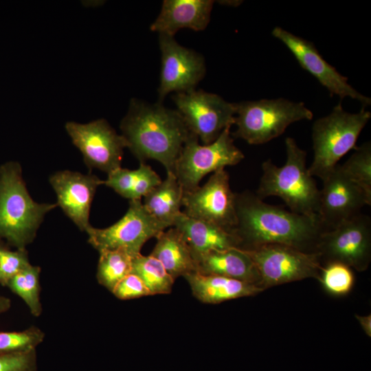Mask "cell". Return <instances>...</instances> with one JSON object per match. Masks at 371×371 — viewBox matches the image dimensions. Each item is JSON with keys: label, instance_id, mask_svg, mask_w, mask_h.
Segmentation results:
<instances>
[{"label": "cell", "instance_id": "cell-28", "mask_svg": "<svg viewBox=\"0 0 371 371\" xmlns=\"http://www.w3.org/2000/svg\"><path fill=\"white\" fill-rule=\"evenodd\" d=\"M354 149L355 152L341 166L371 200V142H366Z\"/></svg>", "mask_w": 371, "mask_h": 371}, {"label": "cell", "instance_id": "cell-8", "mask_svg": "<svg viewBox=\"0 0 371 371\" xmlns=\"http://www.w3.org/2000/svg\"><path fill=\"white\" fill-rule=\"evenodd\" d=\"M167 228L156 221L144 208L142 200L129 201L125 214L105 228L91 226L87 231L88 243L98 252L122 249L135 257L144 245Z\"/></svg>", "mask_w": 371, "mask_h": 371}, {"label": "cell", "instance_id": "cell-34", "mask_svg": "<svg viewBox=\"0 0 371 371\" xmlns=\"http://www.w3.org/2000/svg\"><path fill=\"white\" fill-rule=\"evenodd\" d=\"M365 333L371 336V315L360 316L355 315Z\"/></svg>", "mask_w": 371, "mask_h": 371}, {"label": "cell", "instance_id": "cell-25", "mask_svg": "<svg viewBox=\"0 0 371 371\" xmlns=\"http://www.w3.org/2000/svg\"><path fill=\"white\" fill-rule=\"evenodd\" d=\"M150 168L145 163H139L135 170L120 167L108 174L103 185L129 201L139 200L147 186Z\"/></svg>", "mask_w": 371, "mask_h": 371}, {"label": "cell", "instance_id": "cell-14", "mask_svg": "<svg viewBox=\"0 0 371 371\" xmlns=\"http://www.w3.org/2000/svg\"><path fill=\"white\" fill-rule=\"evenodd\" d=\"M161 70L158 88L159 102L171 93L196 89L203 78L205 63L203 56L177 43L174 36L159 34Z\"/></svg>", "mask_w": 371, "mask_h": 371}, {"label": "cell", "instance_id": "cell-22", "mask_svg": "<svg viewBox=\"0 0 371 371\" xmlns=\"http://www.w3.org/2000/svg\"><path fill=\"white\" fill-rule=\"evenodd\" d=\"M156 238V244L150 255L161 263L175 280L196 271V262L192 251L176 227L166 229Z\"/></svg>", "mask_w": 371, "mask_h": 371}, {"label": "cell", "instance_id": "cell-18", "mask_svg": "<svg viewBox=\"0 0 371 371\" xmlns=\"http://www.w3.org/2000/svg\"><path fill=\"white\" fill-rule=\"evenodd\" d=\"M214 3L212 0H164L150 29L171 36L183 28L203 30L210 21Z\"/></svg>", "mask_w": 371, "mask_h": 371}, {"label": "cell", "instance_id": "cell-11", "mask_svg": "<svg viewBox=\"0 0 371 371\" xmlns=\"http://www.w3.org/2000/svg\"><path fill=\"white\" fill-rule=\"evenodd\" d=\"M317 253L326 264L338 262L359 271L366 269L371 258L370 217L361 213L324 232Z\"/></svg>", "mask_w": 371, "mask_h": 371}, {"label": "cell", "instance_id": "cell-30", "mask_svg": "<svg viewBox=\"0 0 371 371\" xmlns=\"http://www.w3.org/2000/svg\"><path fill=\"white\" fill-rule=\"evenodd\" d=\"M319 280L329 293L343 295L352 289L354 275L350 267L341 262H333L322 268Z\"/></svg>", "mask_w": 371, "mask_h": 371}, {"label": "cell", "instance_id": "cell-15", "mask_svg": "<svg viewBox=\"0 0 371 371\" xmlns=\"http://www.w3.org/2000/svg\"><path fill=\"white\" fill-rule=\"evenodd\" d=\"M271 33L290 50L302 68L328 91L330 96L335 95L340 99L349 97L359 101L363 108L371 104L370 98L354 89L348 82V78L326 62L312 42L280 27H275Z\"/></svg>", "mask_w": 371, "mask_h": 371}, {"label": "cell", "instance_id": "cell-27", "mask_svg": "<svg viewBox=\"0 0 371 371\" xmlns=\"http://www.w3.org/2000/svg\"><path fill=\"white\" fill-rule=\"evenodd\" d=\"M41 271L40 267L30 264L14 276L6 286L13 293L22 299L28 307L30 313L36 317L43 313V306L40 299Z\"/></svg>", "mask_w": 371, "mask_h": 371}, {"label": "cell", "instance_id": "cell-32", "mask_svg": "<svg viewBox=\"0 0 371 371\" xmlns=\"http://www.w3.org/2000/svg\"><path fill=\"white\" fill-rule=\"evenodd\" d=\"M36 350L0 354V371H37Z\"/></svg>", "mask_w": 371, "mask_h": 371}, {"label": "cell", "instance_id": "cell-17", "mask_svg": "<svg viewBox=\"0 0 371 371\" xmlns=\"http://www.w3.org/2000/svg\"><path fill=\"white\" fill-rule=\"evenodd\" d=\"M49 182L56 194V205L81 231L86 232L91 226L89 220L91 203L103 180L90 173L63 170L51 175Z\"/></svg>", "mask_w": 371, "mask_h": 371}, {"label": "cell", "instance_id": "cell-3", "mask_svg": "<svg viewBox=\"0 0 371 371\" xmlns=\"http://www.w3.org/2000/svg\"><path fill=\"white\" fill-rule=\"evenodd\" d=\"M286 161L278 166L269 159L262 164V174L256 194L282 199L290 211L311 218L318 216L320 191L306 166V153L295 139H285Z\"/></svg>", "mask_w": 371, "mask_h": 371}, {"label": "cell", "instance_id": "cell-16", "mask_svg": "<svg viewBox=\"0 0 371 371\" xmlns=\"http://www.w3.org/2000/svg\"><path fill=\"white\" fill-rule=\"evenodd\" d=\"M322 181L318 216L327 230L357 216L365 205H371V200L339 164Z\"/></svg>", "mask_w": 371, "mask_h": 371}, {"label": "cell", "instance_id": "cell-1", "mask_svg": "<svg viewBox=\"0 0 371 371\" xmlns=\"http://www.w3.org/2000/svg\"><path fill=\"white\" fill-rule=\"evenodd\" d=\"M235 206L237 222L233 233L239 249L245 251L278 244L317 253L320 236L327 230L319 217L267 204L249 190L235 193Z\"/></svg>", "mask_w": 371, "mask_h": 371}, {"label": "cell", "instance_id": "cell-23", "mask_svg": "<svg viewBox=\"0 0 371 371\" xmlns=\"http://www.w3.org/2000/svg\"><path fill=\"white\" fill-rule=\"evenodd\" d=\"M183 190L174 173H167L165 179L143 199L146 211L167 229L173 226L181 212Z\"/></svg>", "mask_w": 371, "mask_h": 371}, {"label": "cell", "instance_id": "cell-35", "mask_svg": "<svg viewBox=\"0 0 371 371\" xmlns=\"http://www.w3.org/2000/svg\"><path fill=\"white\" fill-rule=\"evenodd\" d=\"M11 307V300L3 295H0V314L8 311Z\"/></svg>", "mask_w": 371, "mask_h": 371}, {"label": "cell", "instance_id": "cell-4", "mask_svg": "<svg viewBox=\"0 0 371 371\" xmlns=\"http://www.w3.org/2000/svg\"><path fill=\"white\" fill-rule=\"evenodd\" d=\"M56 206L32 199L19 163L10 161L0 166V241L4 240L15 249H26L46 214Z\"/></svg>", "mask_w": 371, "mask_h": 371}, {"label": "cell", "instance_id": "cell-2", "mask_svg": "<svg viewBox=\"0 0 371 371\" xmlns=\"http://www.w3.org/2000/svg\"><path fill=\"white\" fill-rule=\"evenodd\" d=\"M120 128L126 148L140 163L157 161L166 173H174L184 144L194 135L176 109L136 98L131 100Z\"/></svg>", "mask_w": 371, "mask_h": 371}, {"label": "cell", "instance_id": "cell-33", "mask_svg": "<svg viewBox=\"0 0 371 371\" xmlns=\"http://www.w3.org/2000/svg\"><path fill=\"white\" fill-rule=\"evenodd\" d=\"M111 293L122 300L152 295L142 280L133 273H129L120 280Z\"/></svg>", "mask_w": 371, "mask_h": 371}, {"label": "cell", "instance_id": "cell-13", "mask_svg": "<svg viewBox=\"0 0 371 371\" xmlns=\"http://www.w3.org/2000/svg\"><path fill=\"white\" fill-rule=\"evenodd\" d=\"M65 128L89 168L108 175L121 167L126 142L104 119L87 124L69 122Z\"/></svg>", "mask_w": 371, "mask_h": 371}, {"label": "cell", "instance_id": "cell-12", "mask_svg": "<svg viewBox=\"0 0 371 371\" xmlns=\"http://www.w3.org/2000/svg\"><path fill=\"white\" fill-rule=\"evenodd\" d=\"M181 211L194 219L216 225L232 232L236 225L235 193L225 169L212 173L203 186L183 192Z\"/></svg>", "mask_w": 371, "mask_h": 371}, {"label": "cell", "instance_id": "cell-10", "mask_svg": "<svg viewBox=\"0 0 371 371\" xmlns=\"http://www.w3.org/2000/svg\"><path fill=\"white\" fill-rule=\"evenodd\" d=\"M247 251L256 267L259 283L264 286L316 277L322 268L318 253L305 252L287 245H266Z\"/></svg>", "mask_w": 371, "mask_h": 371}, {"label": "cell", "instance_id": "cell-21", "mask_svg": "<svg viewBox=\"0 0 371 371\" xmlns=\"http://www.w3.org/2000/svg\"><path fill=\"white\" fill-rule=\"evenodd\" d=\"M192 293L205 304H218L239 297L251 296L263 290L257 284L219 276L204 275L196 271L183 276Z\"/></svg>", "mask_w": 371, "mask_h": 371}, {"label": "cell", "instance_id": "cell-9", "mask_svg": "<svg viewBox=\"0 0 371 371\" xmlns=\"http://www.w3.org/2000/svg\"><path fill=\"white\" fill-rule=\"evenodd\" d=\"M172 98L176 110L202 144L214 142L225 128L234 124L235 102L217 94L194 89L175 93Z\"/></svg>", "mask_w": 371, "mask_h": 371}, {"label": "cell", "instance_id": "cell-6", "mask_svg": "<svg viewBox=\"0 0 371 371\" xmlns=\"http://www.w3.org/2000/svg\"><path fill=\"white\" fill-rule=\"evenodd\" d=\"M232 137L249 144H262L281 135L291 124L311 120L313 112L302 102L283 98L235 102Z\"/></svg>", "mask_w": 371, "mask_h": 371}, {"label": "cell", "instance_id": "cell-29", "mask_svg": "<svg viewBox=\"0 0 371 371\" xmlns=\"http://www.w3.org/2000/svg\"><path fill=\"white\" fill-rule=\"evenodd\" d=\"M45 337V333L36 326H31L21 331L0 332V354L36 350Z\"/></svg>", "mask_w": 371, "mask_h": 371}, {"label": "cell", "instance_id": "cell-31", "mask_svg": "<svg viewBox=\"0 0 371 371\" xmlns=\"http://www.w3.org/2000/svg\"><path fill=\"white\" fill-rule=\"evenodd\" d=\"M30 265L26 249L12 250L0 241V285L6 286L14 276Z\"/></svg>", "mask_w": 371, "mask_h": 371}, {"label": "cell", "instance_id": "cell-5", "mask_svg": "<svg viewBox=\"0 0 371 371\" xmlns=\"http://www.w3.org/2000/svg\"><path fill=\"white\" fill-rule=\"evenodd\" d=\"M370 118L371 113L365 108L358 113H349L339 102L328 115L316 120L312 127L313 159L308 168L310 175L322 180L326 177L356 147Z\"/></svg>", "mask_w": 371, "mask_h": 371}, {"label": "cell", "instance_id": "cell-26", "mask_svg": "<svg viewBox=\"0 0 371 371\" xmlns=\"http://www.w3.org/2000/svg\"><path fill=\"white\" fill-rule=\"evenodd\" d=\"M131 273L142 280L152 295L170 293L175 281L161 263L150 254H140L135 256L133 260Z\"/></svg>", "mask_w": 371, "mask_h": 371}, {"label": "cell", "instance_id": "cell-24", "mask_svg": "<svg viewBox=\"0 0 371 371\" xmlns=\"http://www.w3.org/2000/svg\"><path fill=\"white\" fill-rule=\"evenodd\" d=\"M96 279L110 292L117 283L131 273L134 257L122 249H107L99 252Z\"/></svg>", "mask_w": 371, "mask_h": 371}, {"label": "cell", "instance_id": "cell-20", "mask_svg": "<svg viewBox=\"0 0 371 371\" xmlns=\"http://www.w3.org/2000/svg\"><path fill=\"white\" fill-rule=\"evenodd\" d=\"M196 271L236 279L256 284L259 276L248 251L234 247L211 251L198 257Z\"/></svg>", "mask_w": 371, "mask_h": 371}, {"label": "cell", "instance_id": "cell-7", "mask_svg": "<svg viewBox=\"0 0 371 371\" xmlns=\"http://www.w3.org/2000/svg\"><path fill=\"white\" fill-rule=\"evenodd\" d=\"M230 128H225L209 144H201L195 135L184 144L174 171L183 192L198 188L207 175L235 166L245 158L243 153L234 144Z\"/></svg>", "mask_w": 371, "mask_h": 371}, {"label": "cell", "instance_id": "cell-19", "mask_svg": "<svg viewBox=\"0 0 371 371\" xmlns=\"http://www.w3.org/2000/svg\"><path fill=\"white\" fill-rule=\"evenodd\" d=\"M172 227L181 233L194 260L211 251L239 248L238 240L234 233L216 225L189 217L182 212Z\"/></svg>", "mask_w": 371, "mask_h": 371}]
</instances>
